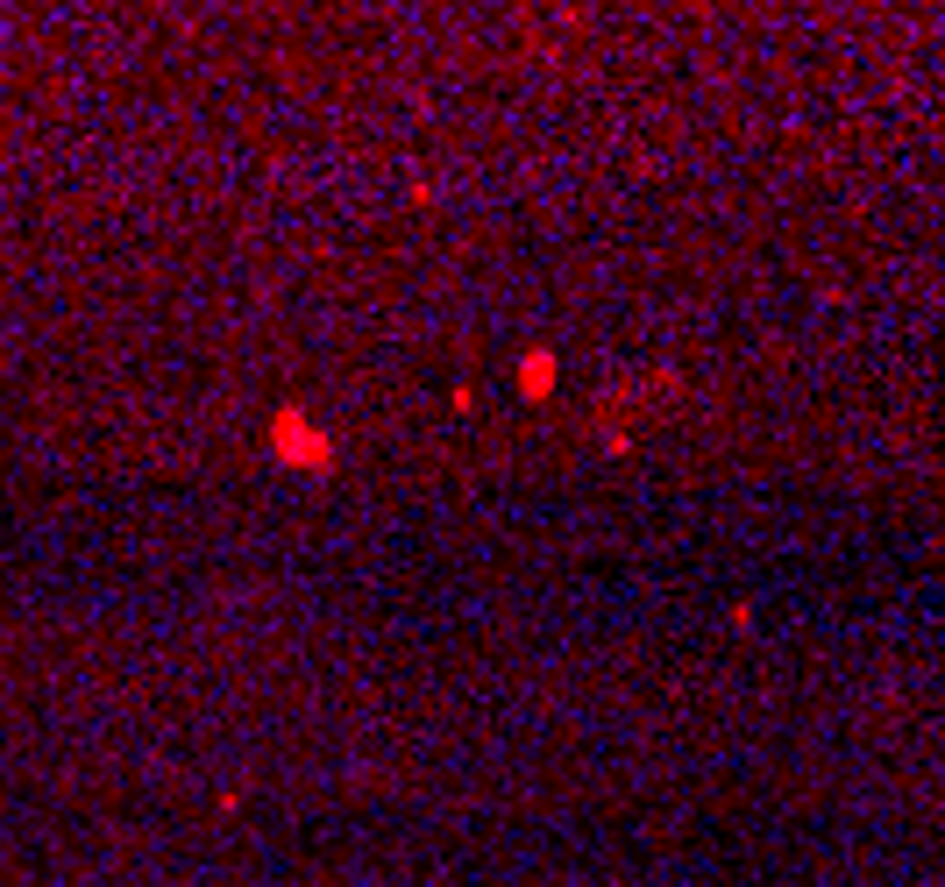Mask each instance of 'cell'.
I'll list each match as a JSON object with an SVG mask.
<instances>
[{"label": "cell", "instance_id": "cell-1", "mask_svg": "<svg viewBox=\"0 0 945 887\" xmlns=\"http://www.w3.org/2000/svg\"><path fill=\"white\" fill-rule=\"evenodd\" d=\"M270 455H278L284 469H327V462H335V441H327L306 412H278L270 419Z\"/></svg>", "mask_w": 945, "mask_h": 887}, {"label": "cell", "instance_id": "cell-2", "mask_svg": "<svg viewBox=\"0 0 945 887\" xmlns=\"http://www.w3.org/2000/svg\"><path fill=\"white\" fill-rule=\"evenodd\" d=\"M548 384H554V363H548V355H527V369H519V390H527V398H540Z\"/></svg>", "mask_w": 945, "mask_h": 887}]
</instances>
